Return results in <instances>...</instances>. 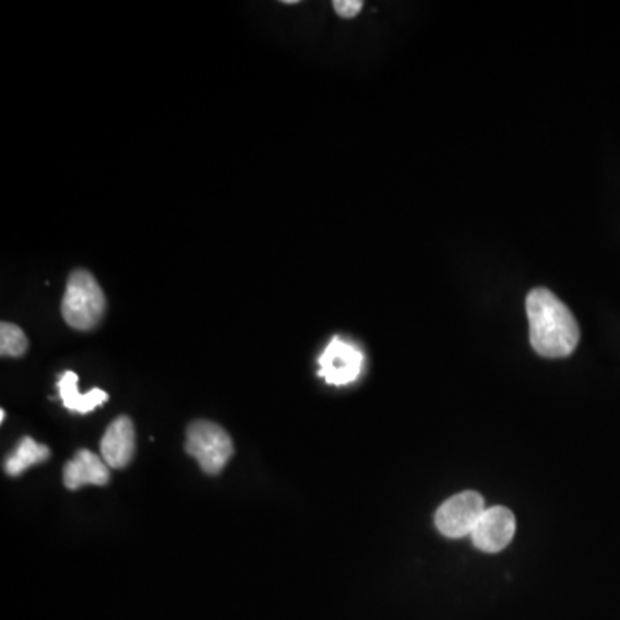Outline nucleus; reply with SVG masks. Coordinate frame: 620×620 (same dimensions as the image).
Masks as SVG:
<instances>
[{"mask_svg":"<svg viewBox=\"0 0 620 620\" xmlns=\"http://www.w3.org/2000/svg\"><path fill=\"white\" fill-rule=\"evenodd\" d=\"M59 395H61L62 404L68 410L76 414H88L98 405L106 404L109 395L98 388H94L92 392L80 393L78 390V374L73 371H65L58 381Z\"/></svg>","mask_w":620,"mask_h":620,"instance_id":"9","label":"nucleus"},{"mask_svg":"<svg viewBox=\"0 0 620 620\" xmlns=\"http://www.w3.org/2000/svg\"><path fill=\"white\" fill-rule=\"evenodd\" d=\"M109 465L91 450H80L64 467V485L70 490L82 486H104L109 482Z\"/></svg>","mask_w":620,"mask_h":620,"instance_id":"8","label":"nucleus"},{"mask_svg":"<svg viewBox=\"0 0 620 620\" xmlns=\"http://www.w3.org/2000/svg\"><path fill=\"white\" fill-rule=\"evenodd\" d=\"M187 452L196 458L202 470L217 476L235 453L231 438L211 420H195L187 431Z\"/></svg>","mask_w":620,"mask_h":620,"instance_id":"3","label":"nucleus"},{"mask_svg":"<svg viewBox=\"0 0 620 620\" xmlns=\"http://www.w3.org/2000/svg\"><path fill=\"white\" fill-rule=\"evenodd\" d=\"M363 360H366L363 351L357 347L356 343L335 336L319 357L318 374L327 384L347 386L359 380L363 371Z\"/></svg>","mask_w":620,"mask_h":620,"instance_id":"4","label":"nucleus"},{"mask_svg":"<svg viewBox=\"0 0 620 620\" xmlns=\"http://www.w3.org/2000/svg\"><path fill=\"white\" fill-rule=\"evenodd\" d=\"M5 419V413L4 410H0V420H2V422H4Z\"/></svg>","mask_w":620,"mask_h":620,"instance_id":"13","label":"nucleus"},{"mask_svg":"<svg viewBox=\"0 0 620 620\" xmlns=\"http://www.w3.org/2000/svg\"><path fill=\"white\" fill-rule=\"evenodd\" d=\"M515 535V515L505 506L486 509L470 533L474 545L486 553H498L511 545Z\"/></svg>","mask_w":620,"mask_h":620,"instance_id":"6","label":"nucleus"},{"mask_svg":"<svg viewBox=\"0 0 620 620\" xmlns=\"http://www.w3.org/2000/svg\"><path fill=\"white\" fill-rule=\"evenodd\" d=\"M106 310V297L97 279L88 271L71 274L62 298V318L78 331L94 330Z\"/></svg>","mask_w":620,"mask_h":620,"instance_id":"2","label":"nucleus"},{"mask_svg":"<svg viewBox=\"0 0 620 620\" xmlns=\"http://www.w3.org/2000/svg\"><path fill=\"white\" fill-rule=\"evenodd\" d=\"M530 345L547 359L569 357L580 343V326L571 310L547 288H535L526 300Z\"/></svg>","mask_w":620,"mask_h":620,"instance_id":"1","label":"nucleus"},{"mask_svg":"<svg viewBox=\"0 0 620 620\" xmlns=\"http://www.w3.org/2000/svg\"><path fill=\"white\" fill-rule=\"evenodd\" d=\"M50 457V449L40 445L33 438L26 437L17 443L13 455L5 461L4 469L9 476L17 478L21 474L26 473L33 465L40 464Z\"/></svg>","mask_w":620,"mask_h":620,"instance_id":"10","label":"nucleus"},{"mask_svg":"<svg viewBox=\"0 0 620 620\" xmlns=\"http://www.w3.org/2000/svg\"><path fill=\"white\" fill-rule=\"evenodd\" d=\"M485 511L481 494L476 491H462L438 509L434 524L446 538H462L473 533Z\"/></svg>","mask_w":620,"mask_h":620,"instance_id":"5","label":"nucleus"},{"mask_svg":"<svg viewBox=\"0 0 620 620\" xmlns=\"http://www.w3.org/2000/svg\"><path fill=\"white\" fill-rule=\"evenodd\" d=\"M28 350V338L25 331L13 323H2L0 326V354L4 357L25 356Z\"/></svg>","mask_w":620,"mask_h":620,"instance_id":"11","label":"nucleus"},{"mask_svg":"<svg viewBox=\"0 0 620 620\" xmlns=\"http://www.w3.org/2000/svg\"><path fill=\"white\" fill-rule=\"evenodd\" d=\"M135 426L130 417L121 416L112 420L100 441L104 462L112 469H123L135 455Z\"/></svg>","mask_w":620,"mask_h":620,"instance_id":"7","label":"nucleus"},{"mask_svg":"<svg viewBox=\"0 0 620 620\" xmlns=\"http://www.w3.org/2000/svg\"><path fill=\"white\" fill-rule=\"evenodd\" d=\"M333 8H335L338 16L351 20L362 11L363 2L362 0H336V2H333Z\"/></svg>","mask_w":620,"mask_h":620,"instance_id":"12","label":"nucleus"}]
</instances>
